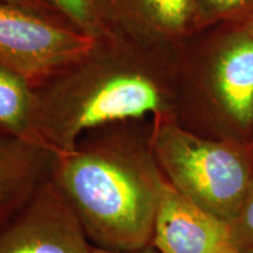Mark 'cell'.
<instances>
[{
    "mask_svg": "<svg viewBox=\"0 0 253 253\" xmlns=\"http://www.w3.org/2000/svg\"><path fill=\"white\" fill-rule=\"evenodd\" d=\"M160 47L110 31L87 53L34 87V130L53 155L89 132L172 113L154 55Z\"/></svg>",
    "mask_w": 253,
    "mask_h": 253,
    "instance_id": "6da1fadb",
    "label": "cell"
},
{
    "mask_svg": "<svg viewBox=\"0 0 253 253\" xmlns=\"http://www.w3.org/2000/svg\"><path fill=\"white\" fill-rule=\"evenodd\" d=\"M112 128L84 136L54 155L50 178L71 205L94 248L134 251L151 245L166 185L149 134Z\"/></svg>",
    "mask_w": 253,
    "mask_h": 253,
    "instance_id": "7a4b0ae2",
    "label": "cell"
},
{
    "mask_svg": "<svg viewBox=\"0 0 253 253\" xmlns=\"http://www.w3.org/2000/svg\"><path fill=\"white\" fill-rule=\"evenodd\" d=\"M149 142L166 181L204 211L231 223L253 179V143L209 138L172 113L153 119Z\"/></svg>",
    "mask_w": 253,
    "mask_h": 253,
    "instance_id": "3957f363",
    "label": "cell"
},
{
    "mask_svg": "<svg viewBox=\"0 0 253 253\" xmlns=\"http://www.w3.org/2000/svg\"><path fill=\"white\" fill-rule=\"evenodd\" d=\"M94 41L56 19L0 0V66L33 87L87 53Z\"/></svg>",
    "mask_w": 253,
    "mask_h": 253,
    "instance_id": "277c9868",
    "label": "cell"
},
{
    "mask_svg": "<svg viewBox=\"0 0 253 253\" xmlns=\"http://www.w3.org/2000/svg\"><path fill=\"white\" fill-rule=\"evenodd\" d=\"M93 248L50 176L17 214L0 225V253H91Z\"/></svg>",
    "mask_w": 253,
    "mask_h": 253,
    "instance_id": "5b68a950",
    "label": "cell"
},
{
    "mask_svg": "<svg viewBox=\"0 0 253 253\" xmlns=\"http://www.w3.org/2000/svg\"><path fill=\"white\" fill-rule=\"evenodd\" d=\"M151 245L160 253H240L230 224L195 205L166 183Z\"/></svg>",
    "mask_w": 253,
    "mask_h": 253,
    "instance_id": "8992f818",
    "label": "cell"
},
{
    "mask_svg": "<svg viewBox=\"0 0 253 253\" xmlns=\"http://www.w3.org/2000/svg\"><path fill=\"white\" fill-rule=\"evenodd\" d=\"M109 31L153 47L201 31L195 0H99Z\"/></svg>",
    "mask_w": 253,
    "mask_h": 253,
    "instance_id": "52a82bcc",
    "label": "cell"
},
{
    "mask_svg": "<svg viewBox=\"0 0 253 253\" xmlns=\"http://www.w3.org/2000/svg\"><path fill=\"white\" fill-rule=\"evenodd\" d=\"M211 52L201 67V88L230 121L240 128L253 122V39L237 28Z\"/></svg>",
    "mask_w": 253,
    "mask_h": 253,
    "instance_id": "ba28073f",
    "label": "cell"
},
{
    "mask_svg": "<svg viewBox=\"0 0 253 253\" xmlns=\"http://www.w3.org/2000/svg\"><path fill=\"white\" fill-rule=\"evenodd\" d=\"M53 160L54 155L42 145L0 132V225L49 178Z\"/></svg>",
    "mask_w": 253,
    "mask_h": 253,
    "instance_id": "9c48e42d",
    "label": "cell"
},
{
    "mask_svg": "<svg viewBox=\"0 0 253 253\" xmlns=\"http://www.w3.org/2000/svg\"><path fill=\"white\" fill-rule=\"evenodd\" d=\"M0 132L42 145L34 130V87L4 66H0Z\"/></svg>",
    "mask_w": 253,
    "mask_h": 253,
    "instance_id": "30bf717a",
    "label": "cell"
},
{
    "mask_svg": "<svg viewBox=\"0 0 253 253\" xmlns=\"http://www.w3.org/2000/svg\"><path fill=\"white\" fill-rule=\"evenodd\" d=\"M58 20L93 40L109 33L100 13L99 0H41Z\"/></svg>",
    "mask_w": 253,
    "mask_h": 253,
    "instance_id": "8fae6325",
    "label": "cell"
},
{
    "mask_svg": "<svg viewBox=\"0 0 253 253\" xmlns=\"http://www.w3.org/2000/svg\"><path fill=\"white\" fill-rule=\"evenodd\" d=\"M201 30L217 23L239 24L253 15V0H195Z\"/></svg>",
    "mask_w": 253,
    "mask_h": 253,
    "instance_id": "7c38bea8",
    "label": "cell"
},
{
    "mask_svg": "<svg viewBox=\"0 0 253 253\" xmlns=\"http://www.w3.org/2000/svg\"><path fill=\"white\" fill-rule=\"evenodd\" d=\"M230 227L233 243L239 252L253 250V179Z\"/></svg>",
    "mask_w": 253,
    "mask_h": 253,
    "instance_id": "4fadbf2b",
    "label": "cell"
},
{
    "mask_svg": "<svg viewBox=\"0 0 253 253\" xmlns=\"http://www.w3.org/2000/svg\"><path fill=\"white\" fill-rule=\"evenodd\" d=\"M5 1L12 2V4H15V5H19V6H21V7L31 9V11L37 12V13H39V14L46 15V17L56 19L54 15H53L48 11V8H47L46 6L43 5L42 2H41V0H5ZM56 20H58V19H56Z\"/></svg>",
    "mask_w": 253,
    "mask_h": 253,
    "instance_id": "5bb4252c",
    "label": "cell"
},
{
    "mask_svg": "<svg viewBox=\"0 0 253 253\" xmlns=\"http://www.w3.org/2000/svg\"><path fill=\"white\" fill-rule=\"evenodd\" d=\"M91 253H160V252H158L153 245H149V246H145V248L140 249V250H134V251H123V252L108 251V250L93 248V252Z\"/></svg>",
    "mask_w": 253,
    "mask_h": 253,
    "instance_id": "9a60e30c",
    "label": "cell"
},
{
    "mask_svg": "<svg viewBox=\"0 0 253 253\" xmlns=\"http://www.w3.org/2000/svg\"><path fill=\"white\" fill-rule=\"evenodd\" d=\"M236 26L237 28H239L240 31H243L245 34H248L249 37H251L253 39V15H251V17L248 19H245L242 23L236 24Z\"/></svg>",
    "mask_w": 253,
    "mask_h": 253,
    "instance_id": "2e32d148",
    "label": "cell"
},
{
    "mask_svg": "<svg viewBox=\"0 0 253 253\" xmlns=\"http://www.w3.org/2000/svg\"><path fill=\"white\" fill-rule=\"evenodd\" d=\"M240 253H253V250H249V251H243Z\"/></svg>",
    "mask_w": 253,
    "mask_h": 253,
    "instance_id": "e0dca14e",
    "label": "cell"
}]
</instances>
